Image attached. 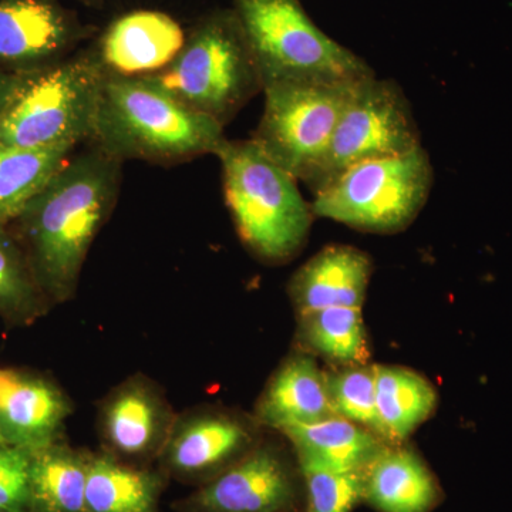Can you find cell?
Returning <instances> with one entry per match:
<instances>
[{
  "instance_id": "1",
  "label": "cell",
  "mask_w": 512,
  "mask_h": 512,
  "mask_svg": "<svg viewBox=\"0 0 512 512\" xmlns=\"http://www.w3.org/2000/svg\"><path fill=\"white\" fill-rule=\"evenodd\" d=\"M121 161L93 150L72 156L19 215L30 265L50 303L76 295L94 239L116 207Z\"/></svg>"
},
{
  "instance_id": "2",
  "label": "cell",
  "mask_w": 512,
  "mask_h": 512,
  "mask_svg": "<svg viewBox=\"0 0 512 512\" xmlns=\"http://www.w3.org/2000/svg\"><path fill=\"white\" fill-rule=\"evenodd\" d=\"M224 126L175 99L150 77L107 73L101 87L92 143L107 156L178 163L217 154Z\"/></svg>"
},
{
  "instance_id": "3",
  "label": "cell",
  "mask_w": 512,
  "mask_h": 512,
  "mask_svg": "<svg viewBox=\"0 0 512 512\" xmlns=\"http://www.w3.org/2000/svg\"><path fill=\"white\" fill-rule=\"evenodd\" d=\"M215 156L221 161L225 202L242 244L265 264L281 265L295 258L305 247L315 218L298 181L252 138L225 140Z\"/></svg>"
},
{
  "instance_id": "4",
  "label": "cell",
  "mask_w": 512,
  "mask_h": 512,
  "mask_svg": "<svg viewBox=\"0 0 512 512\" xmlns=\"http://www.w3.org/2000/svg\"><path fill=\"white\" fill-rule=\"evenodd\" d=\"M235 15L261 77L276 83L353 84L372 67L313 23L301 0H234Z\"/></svg>"
},
{
  "instance_id": "5",
  "label": "cell",
  "mask_w": 512,
  "mask_h": 512,
  "mask_svg": "<svg viewBox=\"0 0 512 512\" xmlns=\"http://www.w3.org/2000/svg\"><path fill=\"white\" fill-rule=\"evenodd\" d=\"M147 77L224 127L262 92L254 57L232 9L202 19L173 62Z\"/></svg>"
},
{
  "instance_id": "6",
  "label": "cell",
  "mask_w": 512,
  "mask_h": 512,
  "mask_svg": "<svg viewBox=\"0 0 512 512\" xmlns=\"http://www.w3.org/2000/svg\"><path fill=\"white\" fill-rule=\"evenodd\" d=\"M106 76L96 52L30 72L0 119V144L49 150L92 140Z\"/></svg>"
},
{
  "instance_id": "7",
  "label": "cell",
  "mask_w": 512,
  "mask_h": 512,
  "mask_svg": "<svg viewBox=\"0 0 512 512\" xmlns=\"http://www.w3.org/2000/svg\"><path fill=\"white\" fill-rule=\"evenodd\" d=\"M433 184L429 153L420 146L352 165L313 194L312 211L357 231L397 234L419 217Z\"/></svg>"
},
{
  "instance_id": "8",
  "label": "cell",
  "mask_w": 512,
  "mask_h": 512,
  "mask_svg": "<svg viewBox=\"0 0 512 512\" xmlns=\"http://www.w3.org/2000/svg\"><path fill=\"white\" fill-rule=\"evenodd\" d=\"M360 83V82H359ZM357 83L266 86L264 114L252 140L303 184L315 173Z\"/></svg>"
},
{
  "instance_id": "9",
  "label": "cell",
  "mask_w": 512,
  "mask_h": 512,
  "mask_svg": "<svg viewBox=\"0 0 512 512\" xmlns=\"http://www.w3.org/2000/svg\"><path fill=\"white\" fill-rule=\"evenodd\" d=\"M420 146L412 104L402 87L375 74L356 84L325 156L305 184L315 194L352 165L402 156Z\"/></svg>"
},
{
  "instance_id": "10",
  "label": "cell",
  "mask_w": 512,
  "mask_h": 512,
  "mask_svg": "<svg viewBox=\"0 0 512 512\" xmlns=\"http://www.w3.org/2000/svg\"><path fill=\"white\" fill-rule=\"evenodd\" d=\"M303 481L298 461L261 443L185 498L183 512H296Z\"/></svg>"
},
{
  "instance_id": "11",
  "label": "cell",
  "mask_w": 512,
  "mask_h": 512,
  "mask_svg": "<svg viewBox=\"0 0 512 512\" xmlns=\"http://www.w3.org/2000/svg\"><path fill=\"white\" fill-rule=\"evenodd\" d=\"M258 423L227 410H192L175 417L160 458L180 480H204L244 457L259 443Z\"/></svg>"
},
{
  "instance_id": "12",
  "label": "cell",
  "mask_w": 512,
  "mask_h": 512,
  "mask_svg": "<svg viewBox=\"0 0 512 512\" xmlns=\"http://www.w3.org/2000/svg\"><path fill=\"white\" fill-rule=\"evenodd\" d=\"M175 417L156 383L146 376H131L101 402L100 436L107 453L121 460L160 457Z\"/></svg>"
},
{
  "instance_id": "13",
  "label": "cell",
  "mask_w": 512,
  "mask_h": 512,
  "mask_svg": "<svg viewBox=\"0 0 512 512\" xmlns=\"http://www.w3.org/2000/svg\"><path fill=\"white\" fill-rule=\"evenodd\" d=\"M73 412L63 390L47 377L25 370L0 369V439L35 451L59 441Z\"/></svg>"
},
{
  "instance_id": "14",
  "label": "cell",
  "mask_w": 512,
  "mask_h": 512,
  "mask_svg": "<svg viewBox=\"0 0 512 512\" xmlns=\"http://www.w3.org/2000/svg\"><path fill=\"white\" fill-rule=\"evenodd\" d=\"M185 40L180 23L167 13L136 10L111 23L96 53L109 74L150 76L173 62Z\"/></svg>"
},
{
  "instance_id": "15",
  "label": "cell",
  "mask_w": 512,
  "mask_h": 512,
  "mask_svg": "<svg viewBox=\"0 0 512 512\" xmlns=\"http://www.w3.org/2000/svg\"><path fill=\"white\" fill-rule=\"evenodd\" d=\"M372 274V258L362 249L343 244L320 249L289 279L296 316L332 306L362 308Z\"/></svg>"
},
{
  "instance_id": "16",
  "label": "cell",
  "mask_w": 512,
  "mask_h": 512,
  "mask_svg": "<svg viewBox=\"0 0 512 512\" xmlns=\"http://www.w3.org/2000/svg\"><path fill=\"white\" fill-rule=\"evenodd\" d=\"M335 416L330 404L326 370L316 357L296 350L275 370L255 406L259 427L281 431L296 424Z\"/></svg>"
},
{
  "instance_id": "17",
  "label": "cell",
  "mask_w": 512,
  "mask_h": 512,
  "mask_svg": "<svg viewBox=\"0 0 512 512\" xmlns=\"http://www.w3.org/2000/svg\"><path fill=\"white\" fill-rule=\"evenodd\" d=\"M443 488L413 447L389 444L363 474V503L379 512H431Z\"/></svg>"
},
{
  "instance_id": "18",
  "label": "cell",
  "mask_w": 512,
  "mask_h": 512,
  "mask_svg": "<svg viewBox=\"0 0 512 512\" xmlns=\"http://www.w3.org/2000/svg\"><path fill=\"white\" fill-rule=\"evenodd\" d=\"M77 35L72 20L47 0L0 2V64L35 66L62 55Z\"/></svg>"
},
{
  "instance_id": "19",
  "label": "cell",
  "mask_w": 512,
  "mask_h": 512,
  "mask_svg": "<svg viewBox=\"0 0 512 512\" xmlns=\"http://www.w3.org/2000/svg\"><path fill=\"white\" fill-rule=\"evenodd\" d=\"M279 433L292 444L296 457L340 471H365L389 446L372 431L336 414L315 423L286 427Z\"/></svg>"
},
{
  "instance_id": "20",
  "label": "cell",
  "mask_w": 512,
  "mask_h": 512,
  "mask_svg": "<svg viewBox=\"0 0 512 512\" xmlns=\"http://www.w3.org/2000/svg\"><path fill=\"white\" fill-rule=\"evenodd\" d=\"M164 477L103 451L90 457L84 512H158Z\"/></svg>"
},
{
  "instance_id": "21",
  "label": "cell",
  "mask_w": 512,
  "mask_h": 512,
  "mask_svg": "<svg viewBox=\"0 0 512 512\" xmlns=\"http://www.w3.org/2000/svg\"><path fill=\"white\" fill-rule=\"evenodd\" d=\"M90 457L60 441L30 451V512H84Z\"/></svg>"
},
{
  "instance_id": "22",
  "label": "cell",
  "mask_w": 512,
  "mask_h": 512,
  "mask_svg": "<svg viewBox=\"0 0 512 512\" xmlns=\"http://www.w3.org/2000/svg\"><path fill=\"white\" fill-rule=\"evenodd\" d=\"M296 318V345L302 352L322 357L332 367L370 363L369 336L362 308L332 306Z\"/></svg>"
},
{
  "instance_id": "23",
  "label": "cell",
  "mask_w": 512,
  "mask_h": 512,
  "mask_svg": "<svg viewBox=\"0 0 512 512\" xmlns=\"http://www.w3.org/2000/svg\"><path fill=\"white\" fill-rule=\"evenodd\" d=\"M377 409L390 444L409 440L439 403L434 384L409 367L376 365Z\"/></svg>"
},
{
  "instance_id": "24",
  "label": "cell",
  "mask_w": 512,
  "mask_h": 512,
  "mask_svg": "<svg viewBox=\"0 0 512 512\" xmlns=\"http://www.w3.org/2000/svg\"><path fill=\"white\" fill-rule=\"evenodd\" d=\"M73 151V147L26 150L0 144V224L18 220Z\"/></svg>"
},
{
  "instance_id": "25",
  "label": "cell",
  "mask_w": 512,
  "mask_h": 512,
  "mask_svg": "<svg viewBox=\"0 0 512 512\" xmlns=\"http://www.w3.org/2000/svg\"><path fill=\"white\" fill-rule=\"evenodd\" d=\"M50 301L37 282L28 255L0 224V316L29 325L45 315Z\"/></svg>"
},
{
  "instance_id": "26",
  "label": "cell",
  "mask_w": 512,
  "mask_h": 512,
  "mask_svg": "<svg viewBox=\"0 0 512 512\" xmlns=\"http://www.w3.org/2000/svg\"><path fill=\"white\" fill-rule=\"evenodd\" d=\"M326 383L336 416L372 431L390 444L377 409L376 365L332 367L326 370Z\"/></svg>"
},
{
  "instance_id": "27",
  "label": "cell",
  "mask_w": 512,
  "mask_h": 512,
  "mask_svg": "<svg viewBox=\"0 0 512 512\" xmlns=\"http://www.w3.org/2000/svg\"><path fill=\"white\" fill-rule=\"evenodd\" d=\"M306 495V512H352L363 503L365 471H340L296 457Z\"/></svg>"
},
{
  "instance_id": "28",
  "label": "cell",
  "mask_w": 512,
  "mask_h": 512,
  "mask_svg": "<svg viewBox=\"0 0 512 512\" xmlns=\"http://www.w3.org/2000/svg\"><path fill=\"white\" fill-rule=\"evenodd\" d=\"M30 451L0 443V511L30 512Z\"/></svg>"
},
{
  "instance_id": "29",
  "label": "cell",
  "mask_w": 512,
  "mask_h": 512,
  "mask_svg": "<svg viewBox=\"0 0 512 512\" xmlns=\"http://www.w3.org/2000/svg\"><path fill=\"white\" fill-rule=\"evenodd\" d=\"M30 72H5L0 70V119L3 113L8 109L10 101L15 99L20 87L25 83L26 77Z\"/></svg>"
},
{
  "instance_id": "30",
  "label": "cell",
  "mask_w": 512,
  "mask_h": 512,
  "mask_svg": "<svg viewBox=\"0 0 512 512\" xmlns=\"http://www.w3.org/2000/svg\"><path fill=\"white\" fill-rule=\"evenodd\" d=\"M0 443H3L2 439H0Z\"/></svg>"
},
{
  "instance_id": "31",
  "label": "cell",
  "mask_w": 512,
  "mask_h": 512,
  "mask_svg": "<svg viewBox=\"0 0 512 512\" xmlns=\"http://www.w3.org/2000/svg\"><path fill=\"white\" fill-rule=\"evenodd\" d=\"M0 512H2V511H0Z\"/></svg>"
}]
</instances>
